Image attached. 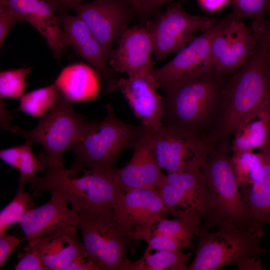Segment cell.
Listing matches in <instances>:
<instances>
[{
  "mask_svg": "<svg viewBox=\"0 0 270 270\" xmlns=\"http://www.w3.org/2000/svg\"><path fill=\"white\" fill-rule=\"evenodd\" d=\"M216 72L198 68L163 86L162 125L198 135V130L221 96Z\"/></svg>",
  "mask_w": 270,
  "mask_h": 270,
  "instance_id": "obj_1",
  "label": "cell"
},
{
  "mask_svg": "<svg viewBox=\"0 0 270 270\" xmlns=\"http://www.w3.org/2000/svg\"><path fill=\"white\" fill-rule=\"evenodd\" d=\"M257 38L252 55L222 92L224 104L220 132L223 137L233 134L250 115L270 107V88L266 72L270 50L264 34Z\"/></svg>",
  "mask_w": 270,
  "mask_h": 270,
  "instance_id": "obj_2",
  "label": "cell"
},
{
  "mask_svg": "<svg viewBox=\"0 0 270 270\" xmlns=\"http://www.w3.org/2000/svg\"><path fill=\"white\" fill-rule=\"evenodd\" d=\"M106 108V116L98 126L72 148L76 155L70 169L72 176L88 168L114 176L118 156L126 150L134 148L144 132L142 124L134 126L119 119L110 103Z\"/></svg>",
  "mask_w": 270,
  "mask_h": 270,
  "instance_id": "obj_3",
  "label": "cell"
},
{
  "mask_svg": "<svg viewBox=\"0 0 270 270\" xmlns=\"http://www.w3.org/2000/svg\"><path fill=\"white\" fill-rule=\"evenodd\" d=\"M46 172L42 177L34 176L28 179L32 195L44 192L63 196L76 212L83 210H100L112 207L123 192L114 177L96 170H84L80 177L70 174V170L50 164H42Z\"/></svg>",
  "mask_w": 270,
  "mask_h": 270,
  "instance_id": "obj_4",
  "label": "cell"
},
{
  "mask_svg": "<svg viewBox=\"0 0 270 270\" xmlns=\"http://www.w3.org/2000/svg\"><path fill=\"white\" fill-rule=\"evenodd\" d=\"M218 226L214 232L200 228L196 256L188 270H217L230 264L239 268L266 252L260 244L264 230L256 232L226 222Z\"/></svg>",
  "mask_w": 270,
  "mask_h": 270,
  "instance_id": "obj_5",
  "label": "cell"
},
{
  "mask_svg": "<svg viewBox=\"0 0 270 270\" xmlns=\"http://www.w3.org/2000/svg\"><path fill=\"white\" fill-rule=\"evenodd\" d=\"M98 123L88 121L75 112L70 102L61 93L55 106L39 120L34 129L26 131L13 126L10 128L13 133L42 146L44 152L38 156L42 164L64 167L62 160L64 152L95 129Z\"/></svg>",
  "mask_w": 270,
  "mask_h": 270,
  "instance_id": "obj_6",
  "label": "cell"
},
{
  "mask_svg": "<svg viewBox=\"0 0 270 270\" xmlns=\"http://www.w3.org/2000/svg\"><path fill=\"white\" fill-rule=\"evenodd\" d=\"M224 147L212 150L202 168L212 201L210 218L202 228L208 230L226 222L251 229L231 157Z\"/></svg>",
  "mask_w": 270,
  "mask_h": 270,
  "instance_id": "obj_7",
  "label": "cell"
},
{
  "mask_svg": "<svg viewBox=\"0 0 270 270\" xmlns=\"http://www.w3.org/2000/svg\"><path fill=\"white\" fill-rule=\"evenodd\" d=\"M79 216L83 244L98 270H120L129 242L115 221L112 207L83 210Z\"/></svg>",
  "mask_w": 270,
  "mask_h": 270,
  "instance_id": "obj_8",
  "label": "cell"
},
{
  "mask_svg": "<svg viewBox=\"0 0 270 270\" xmlns=\"http://www.w3.org/2000/svg\"><path fill=\"white\" fill-rule=\"evenodd\" d=\"M114 218L129 242L144 240L159 220L175 215L158 188H141L122 192L112 206Z\"/></svg>",
  "mask_w": 270,
  "mask_h": 270,
  "instance_id": "obj_9",
  "label": "cell"
},
{
  "mask_svg": "<svg viewBox=\"0 0 270 270\" xmlns=\"http://www.w3.org/2000/svg\"><path fill=\"white\" fill-rule=\"evenodd\" d=\"M212 150L199 135L179 128L161 125L154 132L152 154L167 173L202 168Z\"/></svg>",
  "mask_w": 270,
  "mask_h": 270,
  "instance_id": "obj_10",
  "label": "cell"
},
{
  "mask_svg": "<svg viewBox=\"0 0 270 270\" xmlns=\"http://www.w3.org/2000/svg\"><path fill=\"white\" fill-rule=\"evenodd\" d=\"M216 21L214 18L190 14L180 4H173L146 27L152 38L156 60L178 53L196 38V32H205Z\"/></svg>",
  "mask_w": 270,
  "mask_h": 270,
  "instance_id": "obj_11",
  "label": "cell"
},
{
  "mask_svg": "<svg viewBox=\"0 0 270 270\" xmlns=\"http://www.w3.org/2000/svg\"><path fill=\"white\" fill-rule=\"evenodd\" d=\"M134 10L127 0H94L72 8L86 24L108 58L133 18Z\"/></svg>",
  "mask_w": 270,
  "mask_h": 270,
  "instance_id": "obj_12",
  "label": "cell"
},
{
  "mask_svg": "<svg viewBox=\"0 0 270 270\" xmlns=\"http://www.w3.org/2000/svg\"><path fill=\"white\" fill-rule=\"evenodd\" d=\"M157 188L168 207L190 208L202 216L204 223L209 220L211 198L202 168L164 174Z\"/></svg>",
  "mask_w": 270,
  "mask_h": 270,
  "instance_id": "obj_13",
  "label": "cell"
},
{
  "mask_svg": "<svg viewBox=\"0 0 270 270\" xmlns=\"http://www.w3.org/2000/svg\"><path fill=\"white\" fill-rule=\"evenodd\" d=\"M6 8L26 21L43 36L56 58L70 47L62 28L56 0H0Z\"/></svg>",
  "mask_w": 270,
  "mask_h": 270,
  "instance_id": "obj_14",
  "label": "cell"
},
{
  "mask_svg": "<svg viewBox=\"0 0 270 270\" xmlns=\"http://www.w3.org/2000/svg\"><path fill=\"white\" fill-rule=\"evenodd\" d=\"M60 22L70 47L87 61L102 80L108 94L118 88L119 79L110 67L109 58L86 24L76 15L59 12Z\"/></svg>",
  "mask_w": 270,
  "mask_h": 270,
  "instance_id": "obj_15",
  "label": "cell"
},
{
  "mask_svg": "<svg viewBox=\"0 0 270 270\" xmlns=\"http://www.w3.org/2000/svg\"><path fill=\"white\" fill-rule=\"evenodd\" d=\"M233 19L230 14L216 22L200 36L196 37L186 47L176 53L168 63L154 70L152 75L162 88L204 66L209 58L212 40L216 34Z\"/></svg>",
  "mask_w": 270,
  "mask_h": 270,
  "instance_id": "obj_16",
  "label": "cell"
},
{
  "mask_svg": "<svg viewBox=\"0 0 270 270\" xmlns=\"http://www.w3.org/2000/svg\"><path fill=\"white\" fill-rule=\"evenodd\" d=\"M155 132L144 130L133 148L132 157L118 168L114 180L123 192L141 188H157L164 174L152 154Z\"/></svg>",
  "mask_w": 270,
  "mask_h": 270,
  "instance_id": "obj_17",
  "label": "cell"
},
{
  "mask_svg": "<svg viewBox=\"0 0 270 270\" xmlns=\"http://www.w3.org/2000/svg\"><path fill=\"white\" fill-rule=\"evenodd\" d=\"M159 86L152 75H129L118 80V88L147 130L156 132L162 125L163 97L156 92Z\"/></svg>",
  "mask_w": 270,
  "mask_h": 270,
  "instance_id": "obj_18",
  "label": "cell"
},
{
  "mask_svg": "<svg viewBox=\"0 0 270 270\" xmlns=\"http://www.w3.org/2000/svg\"><path fill=\"white\" fill-rule=\"evenodd\" d=\"M118 42L109 58L110 66L116 72L152 75L154 46L146 27L129 28Z\"/></svg>",
  "mask_w": 270,
  "mask_h": 270,
  "instance_id": "obj_19",
  "label": "cell"
},
{
  "mask_svg": "<svg viewBox=\"0 0 270 270\" xmlns=\"http://www.w3.org/2000/svg\"><path fill=\"white\" fill-rule=\"evenodd\" d=\"M46 204L30 210L19 224L28 240L50 234L70 226L78 227L79 216L67 206V202L58 194H50Z\"/></svg>",
  "mask_w": 270,
  "mask_h": 270,
  "instance_id": "obj_20",
  "label": "cell"
},
{
  "mask_svg": "<svg viewBox=\"0 0 270 270\" xmlns=\"http://www.w3.org/2000/svg\"><path fill=\"white\" fill-rule=\"evenodd\" d=\"M76 228L67 226L28 241L38 252L48 270H66L78 256L87 254L83 243L78 240Z\"/></svg>",
  "mask_w": 270,
  "mask_h": 270,
  "instance_id": "obj_21",
  "label": "cell"
},
{
  "mask_svg": "<svg viewBox=\"0 0 270 270\" xmlns=\"http://www.w3.org/2000/svg\"><path fill=\"white\" fill-rule=\"evenodd\" d=\"M262 164L259 174L250 186L240 189L248 212L250 228L256 232L264 230L270 223V143L260 150Z\"/></svg>",
  "mask_w": 270,
  "mask_h": 270,
  "instance_id": "obj_22",
  "label": "cell"
},
{
  "mask_svg": "<svg viewBox=\"0 0 270 270\" xmlns=\"http://www.w3.org/2000/svg\"><path fill=\"white\" fill-rule=\"evenodd\" d=\"M96 74L89 66L75 64L64 68L54 82L70 102H81L98 96L99 84Z\"/></svg>",
  "mask_w": 270,
  "mask_h": 270,
  "instance_id": "obj_23",
  "label": "cell"
},
{
  "mask_svg": "<svg viewBox=\"0 0 270 270\" xmlns=\"http://www.w3.org/2000/svg\"><path fill=\"white\" fill-rule=\"evenodd\" d=\"M230 42L226 54L214 70L218 73L234 70L244 66L256 49L258 38L244 23L233 18L230 23Z\"/></svg>",
  "mask_w": 270,
  "mask_h": 270,
  "instance_id": "obj_24",
  "label": "cell"
},
{
  "mask_svg": "<svg viewBox=\"0 0 270 270\" xmlns=\"http://www.w3.org/2000/svg\"><path fill=\"white\" fill-rule=\"evenodd\" d=\"M174 216V219L159 220L152 227L148 237L152 234L167 236L180 242L185 248L193 250L194 238L198 236L204 220L202 216L196 210L187 208L177 211Z\"/></svg>",
  "mask_w": 270,
  "mask_h": 270,
  "instance_id": "obj_25",
  "label": "cell"
},
{
  "mask_svg": "<svg viewBox=\"0 0 270 270\" xmlns=\"http://www.w3.org/2000/svg\"><path fill=\"white\" fill-rule=\"evenodd\" d=\"M233 134L232 152L260 150L269 140L270 107L250 115Z\"/></svg>",
  "mask_w": 270,
  "mask_h": 270,
  "instance_id": "obj_26",
  "label": "cell"
},
{
  "mask_svg": "<svg viewBox=\"0 0 270 270\" xmlns=\"http://www.w3.org/2000/svg\"><path fill=\"white\" fill-rule=\"evenodd\" d=\"M148 247L142 257L131 262L128 258L120 270H188L190 253L182 251H159L154 254Z\"/></svg>",
  "mask_w": 270,
  "mask_h": 270,
  "instance_id": "obj_27",
  "label": "cell"
},
{
  "mask_svg": "<svg viewBox=\"0 0 270 270\" xmlns=\"http://www.w3.org/2000/svg\"><path fill=\"white\" fill-rule=\"evenodd\" d=\"M60 94L55 82L34 90L20 98L19 110L40 120L55 106Z\"/></svg>",
  "mask_w": 270,
  "mask_h": 270,
  "instance_id": "obj_28",
  "label": "cell"
},
{
  "mask_svg": "<svg viewBox=\"0 0 270 270\" xmlns=\"http://www.w3.org/2000/svg\"><path fill=\"white\" fill-rule=\"evenodd\" d=\"M233 10L230 14L234 20L249 17L253 20V32L260 34L266 30L264 15L270 10V0H230Z\"/></svg>",
  "mask_w": 270,
  "mask_h": 270,
  "instance_id": "obj_29",
  "label": "cell"
},
{
  "mask_svg": "<svg viewBox=\"0 0 270 270\" xmlns=\"http://www.w3.org/2000/svg\"><path fill=\"white\" fill-rule=\"evenodd\" d=\"M231 160L240 189L251 186L261 168L262 160L260 153L254 151L232 152Z\"/></svg>",
  "mask_w": 270,
  "mask_h": 270,
  "instance_id": "obj_30",
  "label": "cell"
},
{
  "mask_svg": "<svg viewBox=\"0 0 270 270\" xmlns=\"http://www.w3.org/2000/svg\"><path fill=\"white\" fill-rule=\"evenodd\" d=\"M34 202L28 192L18 190L16 195L0 212V235L12 225L19 223L23 216L34 208Z\"/></svg>",
  "mask_w": 270,
  "mask_h": 270,
  "instance_id": "obj_31",
  "label": "cell"
},
{
  "mask_svg": "<svg viewBox=\"0 0 270 270\" xmlns=\"http://www.w3.org/2000/svg\"><path fill=\"white\" fill-rule=\"evenodd\" d=\"M31 67L4 70L0 73V97L20 98L25 90L26 78Z\"/></svg>",
  "mask_w": 270,
  "mask_h": 270,
  "instance_id": "obj_32",
  "label": "cell"
},
{
  "mask_svg": "<svg viewBox=\"0 0 270 270\" xmlns=\"http://www.w3.org/2000/svg\"><path fill=\"white\" fill-rule=\"evenodd\" d=\"M33 143L32 140H26V143L22 145V154L18 169L20 174L18 190H24L25 184L28 178L36 176V173L44 170L45 167L32 152V146Z\"/></svg>",
  "mask_w": 270,
  "mask_h": 270,
  "instance_id": "obj_33",
  "label": "cell"
},
{
  "mask_svg": "<svg viewBox=\"0 0 270 270\" xmlns=\"http://www.w3.org/2000/svg\"><path fill=\"white\" fill-rule=\"evenodd\" d=\"M230 22L219 31L214 38L211 44L209 58L205 65L200 68L206 70H214L216 64L226 53L230 42L229 24Z\"/></svg>",
  "mask_w": 270,
  "mask_h": 270,
  "instance_id": "obj_34",
  "label": "cell"
},
{
  "mask_svg": "<svg viewBox=\"0 0 270 270\" xmlns=\"http://www.w3.org/2000/svg\"><path fill=\"white\" fill-rule=\"evenodd\" d=\"M24 252H18L16 270H48L38 253L33 246L26 244L23 247Z\"/></svg>",
  "mask_w": 270,
  "mask_h": 270,
  "instance_id": "obj_35",
  "label": "cell"
},
{
  "mask_svg": "<svg viewBox=\"0 0 270 270\" xmlns=\"http://www.w3.org/2000/svg\"><path fill=\"white\" fill-rule=\"evenodd\" d=\"M145 240L148 248L152 250L159 251H182L185 249L184 246L176 239L162 234H152Z\"/></svg>",
  "mask_w": 270,
  "mask_h": 270,
  "instance_id": "obj_36",
  "label": "cell"
},
{
  "mask_svg": "<svg viewBox=\"0 0 270 270\" xmlns=\"http://www.w3.org/2000/svg\"><path fill=\"white\" fill-rule=\"evenodd\" d=\"M20 21H22V18L16 14L6 8L0 6V48L12 28L16 22Z\"/></svg>",
  "mask_w": 270,
  "mask_h": 270,
  "instance_id": "obj_37",
  "label": "cell"
},
{
  "mask_svg": "<svg viewBox=\"0 0 270 270\" xmlns=\"http://www.w3.org/2000/svg\"><path fill=\"white\" fill-rule=\"evenodd\" d=\"M20 244V240L15 236L9 235L6 232L0 235V268Z\"/></svg>",
  "mask_w": 270,
  "mask_h": 270,
  "instance_id": "obj_38",
  "label": "cell"
},
{
  "mask_svg": "<svg viewBox=\"0 0 270 270\" xmlns=\"http://www.w3.org/2000/svg\"><path fill=\"white\" fill-rule=\"evenodd\" d=\"M22 154V145L0 150V158L6 164L18 170Z\"/></svg>",
  "mask_w": 270,
  "mask_h": 270,
  "instance_id": "obj_39",
  "label": "cell"
},
{
  "mask_svg": "<svg viewBox=\"0 0 270 270\" xmlns=\"http://www.w3.org/2000/svg\"><path fill=\"white\" fill-rule=\"evenodd\" d=\"M66 270H98L88 254H80L76 257Z\"/></svg>",
  "mask_w": 270,
  "mask_h": 270,
  "instance_id": "obj_40",
  "label": "cell"
},
{
  "mask_svg": "<svg viewBox=\"0 0 270 270\" xmlns=\"http://www.w3.org/2000/svg\"><path fill=\"white\" fill-rule=\"evenodd\" d=\"M170 0H140V13L148 15L162 4Z\"/></svg>",
  "mask_w": 270,
  "mask_h": 270,
  "instance_id": "obj_41",
  "label": "cell"
},
{
  "mask_svg": "<svg viewBox=\"0 0 270 270\" xmlns=\"http://www.w3.org/2000/svg\"><path fill=\"white\" fill-rule=\"evenodd\" d=\"M86 0H56L59 12L68 11L72 10L76 6L84 2Z\"/></svg>",
  "mask_w": 270,
  "mask_h": 270,
  "instance_id": "obj_42",
  "label": "cell"
},
{
  "mask_svg": "<svg viewBox=\"0 0 270 270\" xmlns=\"http://www.w3.org/2000/svg\"><path fill=\"white\" fill-rule=\"evenodd\" d=\"M130 4L134 10L138 13H140V0H127Z\"/></svg>",
  "mask_w": 270,
  "mask_h": 270,
  "instance_id": "obj_43",
  "label": "cell"
},
{
  "mask_svg": "<svg viewBox=\"0 0 270 270\" xmlns=\"http://www.w3.org/2000/svg\"><path fill=\"white\" fill-rule=\"evenodd\" d=\"M266 40L270 50V20L268 22L266 32L264 34Z\"/></svg>",
  "mask_w": 270,
  "mask_h": 270,
  "instance_id": "obj_44",
  "label": "cell"
},
{
  "mask_svg": "<svg viewBox=\"0 0 270 270\" xmlns=\"http://www.w3.org/2000/svg\"><path fill=\"white\" fill-rule=\"evenodd\" d=\"M266 72H267L268 84H269L270 88V52L268 59L267 66H266Z\"/></svg>",
  "mask_w": 270,
  "mask_h": 270,
  "instance_id": "obj_45",
  "label": "cell"
},
{
  "mask_svg": "<svg viewBox=\"0 0 270 270\" xmlns=\"http://www.w3.org/2000/svg\"><path fill=\"white\" fill-rule=\"evenodd\" d=\"M268 141H269V142H270V137H269Z\"/></svg>",
  "mask_w": 270,
  "mask_h": 270,
  "instance_id": "obj_46",
  "label": "cell"
}]
</instances>
